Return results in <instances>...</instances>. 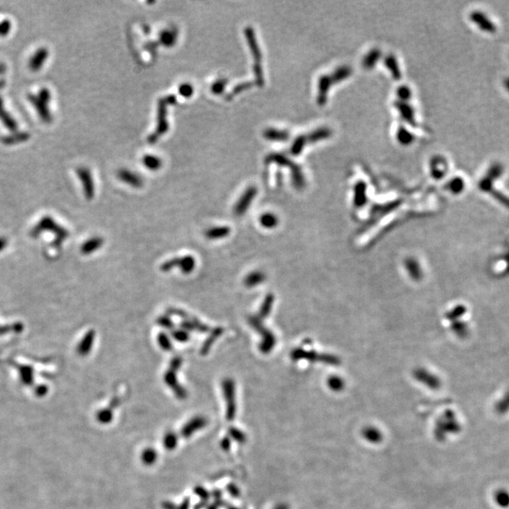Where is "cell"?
Here are the masks:
<instances>
[{"instance_id":"47","label":"cell","mask_w":509,"mask_h":509,"mask_svg":"<svg viewBox=\"0 0 509 509\" xmlns=\"http://www.w3.org/2000/svg\"><path fill=\"white\" fill-rule=\"evenodd\" d=\"M329 385H330V387H332V389H337V390H339V389H340V388L342 387L343 383H342L341 379L333 377V378H331L329 380Z\"/></svg>"},{"instance_id":"30","label":"cell","mask_w":509,"mask_h":509,"mask_svg":"<svg viewBox=\"0 0 509 509\" xmlns=\"http://www.w3.org/2000/svg\"><path fill=\"white\" fill-rule=\"evenodd\" d=\"M352 74H353V69L350 66L342 65L337 68L333 73H331V77L335 83H339L345 79H349Z\"/></svg>"},{"instance_id":"28","label":"cell","mask_w":509,"mask_h":509,"mask_svg":"<svg viewBox=\"0 0 509 509\" xmlns=\"http://www.w3.org/2000/svg\"><path fill=\"white\" fill-rule=\"evenodd\" d=\"M266 276L260 271H254L244 278V285L247 288H254L265 280Z\"/></svg>"},{"instance_id":"26","label":"cell","mask_w":509,"mask_h":509,"mask_svg":"<svg viewBox=\"0 0 509 509\" xmlns=\"http://www.w3.org/2000/svg\"><path fill=\"white\" fill-rule=\"evenodd\" d=\"M0 119L2 123L5 124L6 126L12 132H16L17 125L16 121L11 117L9 113L6 112L5 107L3 105V99L0 96Z\"/></svg>"},{"instance_id":"33","label":"cell","mask_w":509,"mask_h":509,"mask_svg":"<svg viewBox=\"0 0 509 509\" xmlns=\"http://www.w3.org/2000/svg\"><path fill=\"white\" fill-rule=\"evenodd\" d=\"M405 265H406L407 270H408V272H409L410 277H412V278H414V279H420L422 277L421 266L419 264L417 260H414V259H408V260H406Z\"/></svg>"},{"instance_id":"11","label":"cell","mask_w":509,"mask_h":509,"mask_svg":"<svg viewBox=\"0 0 509 509\" xmlns=\"http://www.w3.org/2000/svg\"><path fill=\"white\" fill-rule=\"evenodd\" d=\"M469 18L478 28H480L482 31H485L487 33H495L496 32V26L493 24V22L488 17L486 16L484 12L479 11H472L470 13Z\"/></svg>"},{"instance_id":"18","label":"cell","mask_w":509,"mask_h":509,"mask_svg":"<svg viewBox=\"0 0 509 509\" xmlns=\"http://www.w3.org/2000/svg\"><path fill=\"white\" fill-rule=\"evenodd\" d=\"M223 333H224V328H220V326L219 328H213L209 332V337L204 341L202 347H201V350H200L201 356H206L209 353V350L212 347V345L214 344L216 339L220 338L221 336L223 335Z\"/></svg>"},{"instance_id":"19","label":"cell","mask_w":509,"mask_h":509,"mask_svg":"<svg viewBox=\"0 0 509 509\" xmlns=\"http://www.w3.org/2000/svg\"><path fill=\"white\" fill-rule=\"evenodd\" d=\"M332 130L329 128H320L317 130L311 131L310 134L305 135V139L307 143H315L318 141L326 140L332 135Z\"/></svg>"},{"instance_id":"48","label":"cell","mask_w":509,"mask_h":509,"mask_svg":"<svg viewBox=\"0 0 509 509\" xmlns=\"http://www.w3.org/2000/svg\"><path fill=\"white\" fill-rule=\"evenodd\" d=\"M7 245V241L3 238H0V251Z\"/></svg>"},{"instance_id":"1","label":"cell","mask_w":509,"mask_h":509,"mask_svg":"<svg viewBox=\"0 0 509 509\" xmlns=\"http://www.w3.org/2000/svg\"><path fill=\"white\" fill-rule=\"evenodd\" d=\"M176 103V97L175 96H169L161 98L158 101V126L155 132L148 137L147 141L150 144H154L158 139L168 131V121H167V107L169 105H174Z\"/></svg>"},{"instance_id":"9","label":"cell","mask_w":509,"mask_h":509,"mask_svg":"<svg viewBox=\"0 0 509 509\" xmlns=\"http://www.w3.org/2000/svg\"><path fill=\"white\" fill-rule=\"evenodd\" d=\"M257 194H258V189L256 187L251 186L247 188L234 207L235 215L243 216L245 214Z\"/></svg>"},{"instance_id":"45","label":"cell","mask_w":509,"mask_h":509,"mask_svg":"<svg viewBox=\"0 0 509 509\" xmlns=\"http://www.w3.org/2000/svg\"><path fill=\"white\" fill-rule=\"evenodd\" d=\"M178 92H179L180 96H183V97H191L193 94V87L189 83H184V84H181L179 86Z\"/></svg>"},{"instance_id":"10","label":"cell","mask_w":509,"mask_h":509,"mask_svg":"<svg viewBox=\"0 0 509 509\" xmlns=\"http://www.w3.org/2000/svg\"><path fill=\"white\" fill-rule=\"evenodd\" d=\"M336 84L334 81L331 74L322 75L318 80V94H317V103L320 106H323L328 101V96L329 90L333 85Z\"/></svg>"},{"instance_id":"35","label":"cell","mask_w":509,"mask_h":509,"mask_svg":"<svg viewBox=\"0 0 509 509\" xmlns=\"http://www.w3.org/2000/svg\"><path fill=\"white\" fill-rule=\"evenodd\" d=\"M142 163L144 164V166L147 167V169L156 171V170H158L161 167L162 161L157 156L147 155V156H144L143 158H142Z\"/></svg>"},{"instance_id":"24","label":"cell","mask_w":509,"mask_h":509,"mask_svg":"<svg viewBox=\"0 0 509 509\" xmlns=\"http://www.w3.org/2000/svg\"><path fill=\"white\" fill-rule=\"evenodd\" d=\"M231 229L228 226L211 227L205 232V236L209 240H220L229 236Z\"/></svg>"},{"instance_id":"36","label":"cell","mask_w":509,"mask_h":509,"mask_svg":"<svg viewBox=\"0 0 509 509\" xmlns=\"http://www.w3.org/2000/svg\"><path fill=\"white\" fill-rule=\"evenodd\" d=\"M307 144V141L305 139V135H300L294 140V143L290 147V153L294 156H298L303 150L305 149V146Z\"/></svg>"},{"instance_id":"23","label":"cell","mask_w":509,"mask_h":509,"mask_svg":"<svg viewBox=\"0 0 509 509\" xmlns=\"http://www.w3.org/2000/svg\"><path fill=\"white\" fill-rule=\"evenodd\" d=\"M396 139L400 144L404 146V147H407V146L412 144L414 142L415 136L413 135V133L410 130H408L405 126L401 125L398 128L397 132H396Z\"/></svg>"},{"instance_id":"5","label":"cell","mask_w":509,"mask_h":509,"mask_svg":"<svg viewBox=\"0 0 509 509\" xmlns=\"http://www.w3.org/2000/svg\"><path fill=\"white\" fill-rule=\"evenodd\" d=\"M248 323L251 328H254V330L259 332L262 337V340L260 344V350L263 354L270 353L274 349L277 341L274 334L263 326L259 316H249Z\"/></svg>"},{"instance_id":"4","label":"cell","mask_w":509,"mask_h":509,"mask_svg":"<svg viewBox=\"0 0 509 509\" xmlns=\"http://www.w3.org/2000/svg\"><path fill=\"white\" fill-rule=\"evenodd\" d=\"M51 94L47 88H42L39 90L37 96L28 95V99L33 105L36 111L38 112L40 118L45 123H51L52 115L48 108V103L50 101Z\"/></svg>"},{"instance_id":"38","label":"cell","mask_w":509,"mask_h":509,"mask_svg":"<svg viewBox=\"0 0 509 509\" xmlns=\"http://www.w3.org/2000/svg\"><path fill=\"white\" fill-rule=\"evenodd\" d=\"M396 95H397V97L399 98V101L407 102L412 96V90L409 86L401 85L397 88Z\"/></svg>"},{"instance_id":"37","label":"cell","mask_w":509,"mask_h":509,"mask_svg":"<svg viewBox=\"0 0 509 509\" xmlns=\"http://www.w3.org/2000/svg\"><path fill=\"white\" fill-rule=\"evenodd\" d=\"M272 304H274V295L272 294H268L266 296L264 301H263V304L261 305V307H260L259 317H260V318H265V317L268 316L270 314V312H271Z\"/></svg>"},{"instance_id":"49","label":"cell","mask_w":509,"mask_h":509,"mask_svg":"<svg viewBox=\"0 0 509 509\" xmlns=\"http://www.w3.org/2000/svg\"><path fill=\"white\" fill-rule=\"evenodd\" d=\"M503 85H504V87H505V89H506V90H508L509 92V78H507V79H504V80H503Z\"/></svg>"},{"instance_id":"42","label":"cell","mask_w":509,"mask_h":509,"mask_svg":"<svg viewBox=\"0 0 509 509\" xmlns=\"http://www.w3.org/2000/svg\"><path fill=\"white\" fill-rule=\"evenodd\" d=\"M253 85H254V82H244V83H242V84H239L233 89L230 94H228L227 96H226V99L227 100H230L235 96H237L239 94H241L243 90H247L249 88H251Z\"/></svg>"},{"instance_id":"14","label":"cell","mask_w":509,"mask_h":509,"mask_svg":"<svg viewBox=\"0 0 509 509\" xmlns=\"http://www.w3.org/2000/svg\"><path fill=\"white\" fill-rule=\"evenodd\" d=\"M394 107L400 113L402 119L405 120L407 124L412 126L417 125V122L415 119V112L411 105H409L407 102L397 101L394 103Z\"/></svg>"},{"instance_id":"3","label":"cell","mask_w":509,"mask_h":509,"mask_svg":"<svg viewBox=\"0 0 509 509\" xmlns=\"http://www.w3.org/2000/svg\"><path fill=\"white\" fill-rule=\"evenodd\" d=\"M266 162H274V163L279 164L281 166L288 167L290 170L292 174V179L294 182V186L296 187L298 190H301L305 185V177L303 175V171L301 170L299 166L294 161H292L289 158L285 157L282 154H277L272 153L269 155L266 158Z\"/></svg>"},{"instance_id":"46","label":"cell","mask_w":509,"mask_h":509,"mask_svg":"<svg viewBox=\"0 0 509 509\" xmlns=\"http://www.w3.org/2000/svg\"><path fill=\"white\" fill-rule=\"evenodd\" d=\"M11 28V24L10 20H3L0 23V36H6L10 33Z\"/></svg>"},{"instance_id":"21","label":"cell","mask_w":509,"mask_h":509,"mask_svg":"<svg viewBox=\"0 0 509 509\" xmlns=\"http://www.w3.org/2000/svg\"><path fill=\"white\" fill-rule=\"evenodd\" d=\"M381 56H382L381 50L379 48H373L372 50L369 51L363 58L362 66L367 70L373 69L375 66V64L378 62Z\"/></svg>"},{"instance_id":"25","label":"cell","mask_w":509,"mask_h":509,"mask_svg":"<svg viewBox=\"0 0 509 509\" xmlns=\"http://www.w3.org/2000/svg\"><path fill=\"white\" fill-rule=\"evenodd\" d=\"M263 136L269 141H288V138H289V133L287 130L268 129L264 131Z\"/></svg>"},{"instance_id":"32","label":"cell","mask_w":509,"mask_h":509,"mask_svg":"<svg viewBox=\"0 0 509 509\" xmlns=\"http://www.w3.org/2000/svg\"><path fill=\"white\" fill-rule=\"evenodd\" d=\"M28 139H29V134L27 132H17L16 131L14 134L5 136V137L1 138V141L6 146H11L14 143H18V142L28 141Z\"/></svg>"},{"instance_id":"2","label":"cell","mask_w":509,"mask_h":509,"mask_svg":"<svg viewBox=\"0 0 509 509\" xmlns=\"http://www.w3.org/2000/svg\"><path fill=\"white\" fill-rule=\"evenodd\" d=\"M244 34H245V38H246L247 43H248L249 48H250V50L252 52V56H253L254 60V75H256V82L254 83L261 87V86L264 85V77H263L262 67H261L262 55H261L260 45L258 44V41H257V38H256L254 29L251 28V27H247V28H245Z\"/></svg>"},{"instance_id":"41","label":"cell","mask_w":509,"mask_h":509,"mask_svg":"<svg viewBox=\"0 0 509 509\" xmlns=\"http://www.w3.org/2000/svg\"><path fill=\"white\" fill-rule=\"evenodd\" d=\"M172 337L173 339L178 341V342H187L189 339H190V332H188L186 330L182 329V328H179V329H173L172 330Z\"/></svg>"},{"instance_id":"16","label":"cell","mask_w":509,"mask_h":509,"mask_svg":"<svg viewBox=\"0 0 509 509\" xmlns=\"http://www.w3.org/2000/svg\"><path fill=\"white\" fill-rule=\"evenodd\" d=\"M95 339H96V332H95V330L88 331V333L85 335L84 338L81 339V341L78 345L77 352L79 353V356H87L90 353L92 349H93V345H94V342H95Z\"/></svg>"},{"instance_id":"40","label":"cell","mask_w":509,"mask_h":509,"mask_svg":"<svg viewBox=\"0 0 509 509\" xmlns=\"http://www.w3.org/2000/svg\"><path fill=\"white\" fill-rule=\"evenodd\" d=\"M503 166L499 162L492 164V166L488 168L486 172V176L489 177L492 180H495L499 178L501 175H503Z\"/></svg>"},{"instance_id":"50","label":"cell","mask_w":509,"mask_h":509,"mask_svg":"<svg viewBox=\"0 0 509 509\" xmlns=\"http://www.w3.org/2000/svg\"><path fill=\"white\" fill-rule=\"evenodd\" d=\"M5 72H6L5 64H3V63H1V62H0V74L5 73Z\"/></svg>"},{"instance_id":"20","label":"cell","mask_w":509,"mask_h":509,"mask_svg":"<svg viewBox=\"0 0 509 509\" xmlns=\"http://www.w3.org/2000/svg\"><path fill=\"white\" fill-rule=\"evenodd\" d=\"M384 64L386 65V67L388 68V70L390 71V74H391V77L395 80H400L402 78V72L401 69H400V66H399V63H398V61L396 59V57L392 54H390L388 56L385 58Z\"/></svg>"},{"instance_id":"34","label":"cell","mask_w":509,"mask_h":509,"mask_svg":"<svg viewBox=\"0 0 509 509\" xmlns=\"http://www.w3.org/2000/svg\"><path fill=\"white\" fill-rule=\"evenodd\" d=\"M278 222L279 221H278L277 215L271 213V212H267V213H264V214L260 216V225L267 229L275 228L278 225Z\"/></svg>"},{"instance_id":"43","label":"cell","mask_w":509,"mask_h":509,"mask_svg":"<svg viewBox=\"0 0 509 509\" xmlns=\"http://www.w3.org/2000/svg\"><path fill=\"white\" fill-rule=\"evenodd\" d=\"M157 324L160 328H164L166 330H173L174 329V322L170 318L169 315H161L157 319Z\"/></svg>"},{"instance_id":"6","label":"cell","mask_w":509,"mask_h":509,"mask_svg":"<svg viewBox=\"0 0 509 509\" xmlns=\"http://www.w3.org/2000/svg\"><path fill=\"white\" fill-rule=\"evenodd\" d=\"M167 311L169 315H175L183 319V322L180 323V328L188 332L197 331L200 333H207L209 331V328L207 324L200 322L197 318L189 315L185 311L178 308H169Z\"/></svg>"},{"instance_id":"39","label":"cell","mask_w":509,"mask_h":509,"mask_svg":"<svg viewBox=\"0 0 509 509\" xmlns=\"http://www.w3.org/2000/svg\"><path fill=\"white\" fill-rule=\"evenodd\" d=\"M157 340H158V344L162 350L166 351V352L173 350L172 340L167 334L164 333V332L158 334Z\"/></svg>"},{"instance_id":"13","label":"cell","mask_w":509,"mask_h":509,"mask_svg":"<svg viewBox=\"0 0 509 509\" xmlns=\"http://www.w3.org/2000/svg\"><path fill=\"white\" fill-rule=\"evenodd\" d=\"M447 171H448V164L446 159L443 157L437 156L431 159L430 174L435 179L443 178L446 175Z\"/></svg>"},{"instance_id":"27","label":"cell","mask_w":509,"mask_h":509,"mask_svg":"<svg viewBox=\"0 0 509 509\" xmlns=\"http://www.w3.org/2000/svg\"><path fill=\"white\" fill-rule=\"evenodd\" d=\"M176 39H177V30L174 28L164 29L159 35V41L161 45H163L166 47H171L175 45Z\"/></svg>"},{"instance_id":"22","label":"cell","mask_w":509,"mask_h":509,"mask_svg":"<svg viewBox=\"0 0 509 509\" xmlns=\"http://www.w3.org/2000/svg\"><path fill=\"white\" fill-rule=\"evenodd\" d=\"M104 244V240L103 238L101 237H94L90 238L88 241H86L81 248H80V251L81 253L84 254H90L94 252H96V250H98L99 248H101L102 245Z\"/></svg>"},{"instance_id":"29","label":"cell","mask_w":509,"mask_h":509,"mask_svg":"<svg viewBox=\"0 0 509 509\" xmlns=\"http://www.w3.org/2000/svg\"><path fill=\"white\" fill-rule=\"evenodd\" d=\"M367 186L363 181H358L355 186V204L357 207H362L366 202Z\"/></svg>"},{"instance_id":"44","label":"cell","mask_w":509,"mask_h":509,"mask_svg":"<svg viewBox=\"0 0 509 509\" xmlns=\"http://www.w3.org/2000/svg\"><path fill=\"white\" fill-rule=\"evenodd\" d=\"M226 85H227V79H218V80H216L214 83L212 84V86H211V92H212L214 95H222V94L225 92Z\"/></svg>"},{"instance_id":"12","label":"cell","mask_w":509,"mask_h":509,"mask_svg":"<svg viewBox=\"0 0 509 509\" xmlns=\"http://www.w3.org/2000/svg\"><path fill=\"white\" fill-rule=\"evenodd\" d=\"M77 173H78L79 179L82 183L85 196L88 200L93 199L94 195H95V184H94V179H93V176H92L90 171L87 168L81 167V168L78 169Z\"/></svg>"},{"instance_id":"15","label":"cell","mask_w":509,"mask_h":509,"mask_svg":"<svg viewBox=\"0 0 509 509\" xmlns=\"http://www.w3.org/2000/svg\"><path fill=\"white\" fill-rule=\"evenodd\" d=\"M47 58H48V50L45 47H41L34 53L33 56L30 58L28 62V67L33 72L39 71Z\"/></svg>"},{"instance_id":"31","label":"cell","mask_w":509,"mask_h":509,"mask_svg":"<svg viewBox=\"0 0 509 509\" xmlns=\"http://www.w3.org/2000/svg\"><path fill=\"white\" fill-rule=\"evenodd\" d=\"M446 190L452 192L453 194H459L463 192L465 189V182L462 177L460 176H455L452 179L448 181L446 184Z\"/></svg>"},{"instance_id":"8","label":"cell","mask_w":509,"mask_h":509,"mask_svg":"<svg viewBox=\"0 0 509 509\" xmlns=\"http://www.w3.org/2000/svg\"><path fill=\"white\" fill-rule=\"evenodd\" d=\"M196 266V261L192 256H184L182 258H174L163 262L160 266V270L167 272L174 268H178L182 274L189 275L191 274Z\"/></svg>"},{"instance_id":"17","label":"cell","mask_w":509,"mask_h":509,"mask_svg":"<svg viewBox=\"0 0 509 509\" xmlns=\"http://www.w3.org/2000/svg\"><path fill=\"white\" fill-rule=\"evenodd\" d=\"M117 175H118L120 180L123 181L124 183L130 185V186L135 187V188H140V187L142 186V179H141V176L133 173V172H131L130 170H120Z\"/></svg>"},{"instance_id":"7","label":"cell","mask_w":509,"mask_h":509,"mask_svg":"<svg viewBox=\"0 0 509 509\" xmlns=\"http://www.w3.org/2000/svg\"><path fill=\"white\" fill-rule=\"evenodd\" d=\"M182 363H183V359L181 358L180 356H175L174 358H172V360L170 362L168 371L164 374L165 383L175 391L176 396L181 397V398L186 396V390H184L180 385L178 384L177 379H176V372L182 366Z\"/></svg>"}]
</instances>
